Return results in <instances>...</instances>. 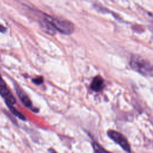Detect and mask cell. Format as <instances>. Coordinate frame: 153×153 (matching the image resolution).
I'll return each mask as SVG.
<instances>
[{"label":"cell","mask_w":153,"mask_h":153,"mask_svg":"<svg viewBox=\"0 0 153 153\" xmlns=\"http://www.w3.org/2000/svg\"><path fill=\"white\" fill-rule=\"evenodd\" d=\"M131 68L135 71L145 76H152V66L144 57L139 55H133L130 61Z\"/></svg>","instance_id":"obj_1"},{"label":"cell","mask_w":153,"mask_h":153,"mask_svg":"<svg viewBox=\"0 0 153 153\" xmlns=\"http://www.w3.org/2000/svg\"><path fill=\"white\" fill-rule=\"evenodd\" d=\"M0 94L4 98L7 106L11 111V112L18 118L22 120H25V117L19 111H17L14 107V105L16 103V99L11 93L10 90L7 87L4 81L2 79L0 76Z\"/></svg>","instance_id":"obj_2"},{"label":"cell","mask_w":153,"mask_h":153,"mask_svg":"<svg viewBox=\"0 0 153 153\" xmlns=\"http://www.w3.org/2000/svg\"><path fill=\"white\" fill-rule=\"evenodd\" d=\"M46 17L51 23L54 29L61 33L69 35L74 30V25L69 21L56 19L49 16H47Z\"/></svg>","instance_id":"obj_3"},{"label":"cell","mask_w":153,"mask_h":153,"mask_svg":"<svg viewBox=\"0 0 153 153\" xmlns=\"http://www.w3.org/2000/svg\"><path fill=\"white\" fill-rule=\"evenodd\" d=\"M108 136L113 141L118 144L126 152H130V146L126 138L121 133L117 131L110 130L107 133Z\"/></svg>","instance_id":"obj_4"},{"label":"cell","mask_w":153,"mask_h":153,"mask_svg":"<svg viewBox=\"0 0 153 153\" xmlns=\"http://www.w3.org/2000/svg\"><path fill=\"white\" fill-rule=\"evenodd\" d=\"M15 89L16 91V93L18 95V97L20 99V101L22 102V103L26 107L32 109V103L28 96L26 94V93L18 85H15Z\"/></svg>","instance_id":"obj_5"},{"label":"cell","mask_w":153,"mask_h":153,"mask_svg":"<svg viewBox=\"0 0 153 153\" xmlns=\"http://www.w3.org/2000/svg\"><path fill=\"white\" fill-rule=\"evenodd\" d=\"M40 27L42 29V30L45 32L47 34L53 35L56 33V30L53 27V26L51 25V23L49 22V20L47 19V17L44 18L43 20H42L40 23Z\"/></svg>","instance_id":"obj_6"},{"label":"cell","mask_w":153,"mask_h":153,"mask_svg":"<svg viewBox=\"0 0 153 153\" xmlns=\"http://www.w3.org/2000/svg\"><path fill=\"white\" fill-rule=\"evenodd\" d=\"M104 80L100 76H95L90 85V88L92 90L98 92L101 91L104 88Z\"/></svg>","instance_id":"obj_7"},{"label":"cell","mask_w":153,"mask_h":153,"mask_svg":"<svg viewBox=\"0 0 153 153\" xmlns=\"http://www.w3.org/2000/svg\"><path fill=\"white\" fill-rule=\"evenodd\" d=\"M93 149L96 152H105L106 150H105L100 145H99L96 142H93Z\"/></svg>","instance_id":"obj_8"},{"label":"cell","mask_w":153,"mask_h":153,"mask_svg":"<svg viewBox=\"0 0 153 153\" xmlns=\"http://www.w3.org/2000/svg\"><path fill=\"white\" fill-rule=\"evenodd\" d=\"M32 82L36 84V85H39V84H41L42 82H43V78L42 76H38V77H36L35 78H33L32 79Z\"/></svg>","instance_id":"obj_9"},{"label":"cell","mask_w":153,"mask_h":153,"mask_svg":"<svg viewBox=\"0 0 153 153\" xmlns=\"http://www.w3.org/2000/svg\"><path fill=\"white\" fill-rule=\"evenodd\" d=\"M5 31H6V28L4 26L0 25V32H5Z\"/></svg>","instance_id":"obj_10"}]
</instances>
